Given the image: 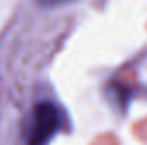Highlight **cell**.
Wrapping results in <instances>:
<instances>
[{"instance_id": "cell-1", "label": "cell", "mask_w": 147, "mask_h": 145, "mask_svg": "<svg viewBox=\"0 0 147 145\" xmlns=\"http://www.w3.org/2000/svg\"><path fill=\"white\" fill-rule=\"evenodd\" d=\"M62 126L60 109L53 103H39L34 108L31 130H29V145H46Z\"/></svg>"}, {"instance_id": "cell-2", "label": "cell", "mask_w": 147, "mask_h": 145, "mask_svg": "<svg viewBox=\"0 0 147 145\" xmlns=\"http://www.w3.org/2000/svg\"><path fill=\"white\" fill-rule=\"evenodd\" d=\"M75 0H38V3L41 7H60V5H67L74 3Z\"/></svg>"}]
</instances>
